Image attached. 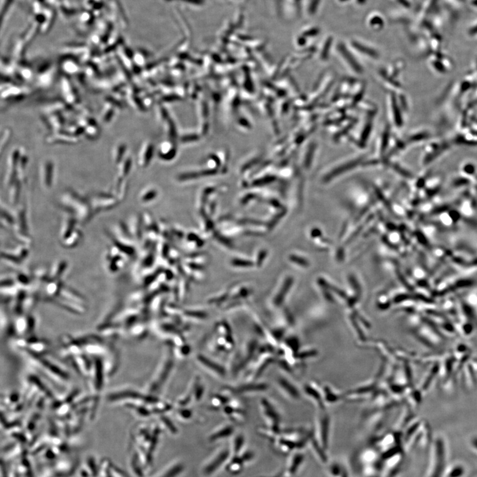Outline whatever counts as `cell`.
Wrapping results in <instances>:
<instances>
[{"label": "cell", "mask_w": 477, "mask_h": 477, "mask_svg": "<svg viewBox=\"0 0 477 477\" xmlns=\"http://www.w3.org/2000/svg\"><path fill=\"white\" fill-rule=\"evenodd\" d=\"M196 361L200 365L202 366L204 369L211 372L213 375L219 376L220 377H224L226 375V370L224 366L215 362L209 357H206L204 355H198L196 357Z\"/></svg>", "instance_id": "6da1fadb"}, {"label": "cell", "mask_w": 477, "mask_h": 477, "mask_svg": "<svg viewBox=\"0 0 477 477\" xmlns=\"http://www.w3.org/2000/svg\"><path fill=\"white\" fill-rule=\"evenodd\" d=\"M268 389V385L265 383L251 382L241 385L234 388L235 394L255 393L256 392L265 391Z\"/></svg>", "instance_id": "7a4b0ae2"}, {"label": "cell", "mask_w": 477, "mask_h": 477, "mask_svg": "<svg viewBox=\"0 0 477 477\" xmlns=\"http://www.w3.org/2000/svg\"><path fill=\"white\" fill-rule=\"evenodd\" d=\"M261 406H262L263 412L265 414V417L271 421L274 428H277L278 423L280 420V416L277 410L269 401L266 399L261 401Z\"/></svg>", "instance_id": "3957f363"}, {"label": "cell", "mask_w": 477, "mask_h": 477, "mask_svg": "<svg viewBox=\"0 0 477 477\" xmlns=\"http://www.w3.org/2000/svg\"><path fill=\"white\" fill-rule=\"evenodd\" d=\"M328 477H350L349 473L342 464L333 462L326 469Z\"/></svg>", "instance_id": "277c9868"}, {"label": "cell", "mask_w": 477, "mask_h": 477, "mask_svg": "<svg viewBox=\"0 0 477 477\" xmlns=\"http://www.w3.org/2000/svg\"><path fill=\"white\" fill-rule=\"evenodd\" d=\"M357 163V162H352V163H349L346 164L345 165L341 166V167H338L334 171H331L329 174H327L324 178V180L325 182L330 181L331 179L333 178L336 177L339 174H342V173L345 172L346 171H349V169L354 168L356 167Z\"/></svg>", "instance_id": "5b68a950"}, {"label": "cell", "mask_w": 477, "mask_h": 477, "mask_svg": "<svg viewBox=\"0 0 477 477\" xmlns=\"http://www.w3.org/2000/svg\"><path fill=\"white\" fill-rule=\"evenodd\" d=\"M228 457V451H224V452L220 454L218 458H216L213 460V462L209 464L208 467H206L205 469V473L206 475H210L211 473L214 472L217 468L220 467V466L222 465L223 462Z\"/></svg>", "instance_id": "8992f818"}, {"label": "cell", "mask_w": 477, "mask_h": 477, "mask_svg": "<svg viewBox=\"0 0 477 477\" xmlns=\"http://www.w3.org/2000/svg\"><path fill=\"white\" fill-rule=\"evenodd\" d=\"M277 385L280 390H282L284 393L288 395V397H296L295 389L293 387L292 385L288 381L286 380V379L279 378L277 380Z\"/></svg>", "instance_id": "52a82bcc"}, {"label": "cell", "mask_w": 477, "mask_h": 477, "mask_svg": "<svg viewBox=\"0 0 477 477\" xmlns=\"http://www.w3.org/2000/svg\"><path fill=\"white\" fill-rule=\"evenodd\" d=\"M233 432L234 429L233 427L231 426V425H228V426L224 427V428L220 429V430L217 431L215 434H213V436H211V441H215L216 439L229 437V436L233 434Z\"/></svg>", "instance_id": "ba28073f"}, {"label": "cell", "mask_w": 477, "mask_h": 477, "mask_svg": "<svg viewBox=\"0 0 477 477\" xmlns=\"http://www.w3.org/2000/svg\"><path fill=\"white\" fill-rule=\"evenodd\" d=\"M204 394V385L201 383L200 379H197L194 385V390H193V396H194L195 401H200V400L203 397Z\"/></svg>", "instance_id": "9c48e42d"}, {"label": "cell", "mask_w": 477, "mask_h": 477, "mask_svg": "<svg viewBox=\"0 0 477 477\" xmlns=\"http://www.w3.org/2000/svg\"><path fill=\"white\" fill-rule=\"evenodd\" d=\"M303 462V456L301 454L296 455L295 458H293L292 463H291L290 467V473L294 474L298 470V468L301 465Z\"/></svg>", "instance_id": "30bf717a"}, {"label": "cell", "mask_w": 477, "mask_h": 477, "mask_svg": "<svg viewBox=\"0 0 477 477\" xmlns=\"http://www.w3.org/2000/svg\"><path fill=\"white\" fill-rule=\"evenodd\" d=\"M284 336V331L281 328L274 329L271 331V336L272 338L274 339V340L277 341V342H280L281 341L282 338Z\"/></svg>", "instance_id": "8fae6325"}, {"label": "cell", "mask_w": 477, "mask_h": 477, "mask_svg": "<svg viewBox=\"0 0 477 477\" xmlns=\"http://www.w3.org/2000/svg\"><path fill=\"white\" fill-rule=\"evenodd\" d=\"M397 273L398 277H399V279L400 281H401V283L404 284V285H405V286H406V287H407V288H410V285H409V284L407 283L406 280L405 279V278L404 277H403L402 274H401V272H400V270L397 269Z\"/></svg>", "instance_id": "7c38bea8"}, {"label": "cell", "mask_w": 477, "mask_h": 477, "mask_svg": "<svg viewBox=\"0 0 477 477\" xmlns=\"http://www.w3.org/2000/svg\"><path fill=\"white\" fill-rule=\"evenodd\" d=\"M383 241H384V244H386V246H388V247H389V248H396V247L395 246H393V245L390 244V243L389 242V241H388L387 239L383 238Z\"/></svg>", "instance_id": "4fadbf2b"}, {"label": "cell", "mask_w": 477, "mask_h": 477, "mask_svg": "<svg viewBox=\"0 0 477 477\" xmlns=\"http://www.w3.org/2000/svg\"></svg>", "instance_id": "5bb4252c"}]
</instances>
